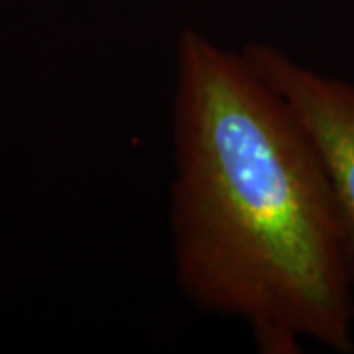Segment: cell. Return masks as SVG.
<instances>
[{"instance_id":"obj_1","label":"cell","mask_w":354,"mask_h":354,"mask_svg":"<svg viewBox=\"0 0 354 354\" xmlns=\"http://www.w3.org/2000/svg\"><path fill=\"white\" fill-rule=\"evenodd\" d=\"M169 236L177 286L262 354L354 351V283L329 177L290 104L241 50L176 44Z\"/></svg>"},{"instance_id":"obj_2","label":"cell","mask_w":354,"mask_h":354,"mask_svg":"<svg viewBox=\"0 0 354 354\" xmlns=\"http://www.w3.org/2000/svg\"><path fill=\"white\" fill-rule=\"evenodd\" d=\"M254 71L290 104L329 177L354 283V81L321 73L272 44L242 48Z\"/></svg>"}]
</instances>
